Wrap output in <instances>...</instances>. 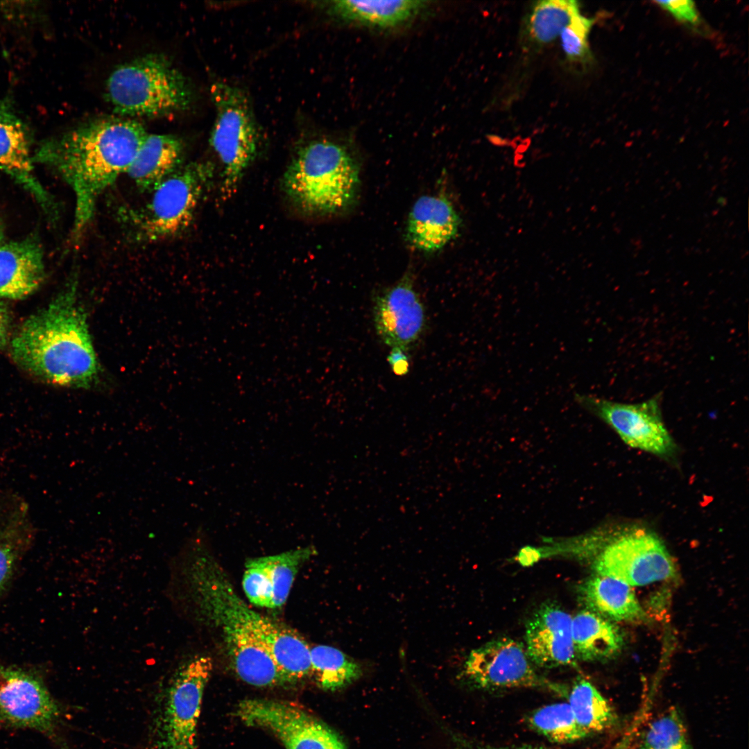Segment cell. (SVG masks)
<instances>
[{"instance_id":"obj_1","label":"cell","mask_w":749,"mask_h":749,"mask_svg":"<svg viewBox=\"0 0 749 749\" xmlns=\"http://www.w3.org/2000/svg\"><path fill=\"white\" fill-rule=\"evenodd\" d=\"M148 133L131 119H103L45 141L33 160L54 170L75 196L73 236L93 217L99 195L126 173Z\"/></svg>"},{"instance_id":"obj_2","label":"cell","mask_w":749,"mask_h":749,"mask_svg":"<svg viewBox=\"0 0 749 749\" xmlns=\"http://www.w3.org/2000/svg\"><path fill=\"white\" fill-rule=\"evenodd\" d=\"M77 291V278L72 277L46 307L29 316L12 338L10 355L46 382L89 388L98 382L101 370Z\"/></svg>"},{"instance_id":"obj_3","label":"cell","mask_w":749,"mask_h":749,"mask_svg":"<svg viewBox=\"0 0 749 749\" xmlns=\"http://www.w3.org/2000/svg\"><path fill=\"white\" fill-rule=\"evenodd\" d=\"M193 587L203 613L221 631L232 666L256 687L292 683L238 613L236 591L221 566L203 543L191 548Z\"/></svg>"},{"instance_id":"obj_4","label":"cell","mask_w":749,"mask_h":749,"mask_svg":"<svg viewBox=\"0 0 749 749\" xmlns=\"http://www.w3.org/2000/svg\"><path fill=\"white\" fill-rule=\"evenodd\" d=\"M359 184L350 150L332 139H308L295 149L283 175V189L301 211L316 215L340 212L351 204Z\"/></svg>"},{"instance_id":"obj_5","label":"cell","mask_w":749,"mask_h":749,"mask_svg":"<svg viewBox=\"0 0 749 749\" xmlns=\"http://www.w3.org/2000/svg\"><path fill=\"white\" fill-rule=\"evenodd\" d=\"M578 552L592 555L598 575L630 586L671 578L674 562L664 544L649 526L639 522L609 523L577 537Z\"/></svg>"},{"instance_id":"obj_6","label":"cell","mask_w":749,"mask_h":749,"mask_svg":"<svg viewBox=\"0 0 749 749\" xmlns=\"http://www.w3.org/2000/svg\"><path fill=\"white\" fill-rule=\"evenodd\" d=\"M117 113L160 117L188 110L194 92L188 79L165 56L149 53L118 66L106 82Z\"/></svg>"},{"instance_id":"obj_7","label":"cell","mask_w":749,"mask_h":749,"mask_svg":"<svg viewBox=\"0 0 749 749\" xmlns=\"http://www.w3.org/2000/svg\"><path fill=\"white\" fill-rule=\"evenodd\" d=\"M212 669L208 656H198L176 669L155 699L150 749H197L203 696Z\"/></svg>"},{"instance_id":"obj_8","label":"cell","mask_w":749,"mask_h":749,"mask_svg":"<svg viewBox=\"0 0 749 749\" xmlns=\"http://www.w3.org/2000/svg\"><path fill=\"white\" fill-rule=\"evenodd\" d=\"M215 119L209 144L222 167V192L229 196L255 160L260 132L250 101L241 87L224 80L210 87Z\"/></svg>"},{"instance_id":"obj_9","label":"cell","mask_w":749,"mask_h":749,"mask_svg":"<svg viewBox=\"0 0 749 749\" xmlns=\"http://www.w3.org/2000/svg\"><path fill=\"white\" fill-rule=\"evenodd\" d=\"M212 173V167L206 164L191 163L155 187L144 209L132 216L141 237L157 241L184 231L193 220Z\"/></svg>"},{"instance_id":"obj_10","label":"cell","mask_w":749,"mask_h":749,"mask_svg":"<svg viewBox=\"0 0 749 749\" xmlns=\"http://www.w3.org/2000/svg\"><path fill=\"white\" fill-rule=\"evenodd\" d=\"M574 399L609 425L630 447L664 459L675 455V443L663 421L660 394L635 404L580 393H575Z\"/></svg>"},{"instance_id":"obj_11","label":"cell","mask_w":749,"mask_h":749,"mask_svg":"<svg viewBox=\"0 0 749 749\" xmlns=\"http://www.w3.org/2000/svg\"><path fill=\"white\" fill-rule=\"evenodd\" d=\"M460 676L484 689L540 688L563 696L561 685L544 678L536 671L526 647L517 640L499 638L473 649L463 665Z\"/></svg>"},{"instance_id":"obj_12","label":"cell","mask_w":749,"mask_h":749,"mask_svg":"<svg viewBox=\"0 0 749 749\" xmlns=\"http://www.w3.org/2000/svg\"><path fill=\"white\" fill-rule=\"evenodd\" d=\"M236 715L246 725L272 733L286 749H345L332 729L290 702L244 700Z\"/></svg>"},{"instance_id":"obj_13","label":"cell","mask_w":749,"mask_h":749,"mask_svg":"<svg viewBox=\"0 0 749 749\" xmlns=\"http://www.w3.org/2000/svg\"><path fill=\"white\" fill-rule=\"evenodd\" d=\"M61 717L60 705L39 678L0 664V723L55 739Z\"/></svg>"},{"instance_id":"obj_14","label":"cell","mask_w":749,"mask_h":749,"mask_svg":"<svg viewBox=\"0 0 749 749\" xmlns=\"http://www.w3.org/2000/svg\"><path fill=\"white\" fill-rule=\"evenodd\" d=\"M372 310L377 334L391 348L408 349L426 327L424 304L408 275L379 293Z\"/></svg>"},{"instance_id":"obj_15","label":"cell","mask_w":749,"mask_h":749,"mask_svg":"<svg viewBox=\"0 0 749 749\" xmlns=\"http://www.w3.org/2000/svg\"><path fill=\"white\" fill-rule=\"evenodd\" d=\"M316 553L315 547L309 545L248 560L242 581L246 596L257 606L281 608L300 568Z\"/></svg>"},{"instance_id":"obj_16","label":"cell","mask_w":749,"mask_h":749,"mask_svg":"<svg viewBox=\"0 0 749 749\" xmlns=\"http://www.w3.org/2000/svg\"><path fill=\"white\" fill-rule=\"evenodd\" d=\"M571 616L555 604H545L526 628L527 653L534 664L544 668L573 666L576 655Z\"/></svg>"},{"instance_id":"obj_17","label":"cell","mask_w":749,"mask_h":749,"mask_svg":"<svg viewBox=\"0 0 749 749\" xmlns=\"http://www.w3.org/2000/svg\"><path fill=\"white\" fill-rule=\"evenodd\" d=\"M460 225L458 214L446 198L424 195L417 198L409 212L406 238L415 249L434 252L456 236Z\"/></svg>"},{"instance_id":"obj_18","label":"cell","mask_w":749,"mask_h":749,"mask_svg":"<svg viewBox=\"0 0 749 749\" xmlns=\"http://www.w3.org/2000/svg\"><path fill=\"white\" fill-rule=\"evenodd\" d=\"M33 162L24 123L12 111L0 107V169L51 211L52 200L35 175Z\"/></svg>"},{"instance_id":"obj_19","label":"cell","mask_w":749,"mask_h":749,"mask_svg":"<svg viewBox=\"0 0 749 749\" xmlns=\"http://www.w3.org/2000/svg\"><path fill=\"white\" fill-rule=\"evenodd\" d=\"M44 254L33 239L0 243V299L25 298L42 285Z\"/></svg>"},{"instance_id":"obj_20","label":"cell","mask_w":749,"mask_h":749,"mask_svg":"<svg viewBox=\"0 0 749 749\" xmlns=\"http://www.w3.org/2000/svg\"><path fill=\"white\" fill-rule=\"evenodd\" d=\"M428 6L427 1L417 0H334L321 4L327 15L337 21L376 29L404 26L414 20Z\"/></svg>"},{"instance_id":"obj_21","label":"cell","mask_w":749,"mask_h":749,"mask_svg":"<svg viewBox=\"0 0 749 749\" xmlns=\"http://www.w3.org/2000/svg\"><path fill=\"white\" fill-rule=\"evenodd\" d=\"M184 144L173 135H147L126 173L139 189L153 191L176 171L183 160Z\"/></svg>"},{"instance_id":"obj_22","label":"cell","mask_w":749,"mask_h":749,"mask_svg":"<svg viewBox=\"0 0 749 749\" xmlns=\"http://www.w3.org/2000/svg\"><path fill=\"white\" fill-rule=\"evenodd\" d=\"M579 594L587 610L608 620L637 621L645 618L631 586L617 578L597 574L581 585Z\"/></svg>"},{"instance_id":"obj_23","label":"cell","mask_w":749,"mask_h":749,"mask_svg":"<svg viewBox=\"0 0 749 749\" xmlns=\"http://www.w3.org/2000/svg\"><path fill=\"white\" fill-rule=\"evenodd\" d=\"M571 636L576 657L584 661L609 660L620 652L623 644L619 628L589 610L572 618Z\"/></svg>"},{"instance_id":"obj_24","label":"cell","mask_w":749,"mask_h":749,"mask_svg":"<svg viewBox=\"0 0 749 749\" xmlns=\"http://www.w3.org/2000/svg\"><path fill=\"white\" fill-rule=\"evenodd\" d=\"M580 12L574 0H544L535 3L523 27L527 44L542 47L557 39L574 16Z\"/></svg>"},{"instance_id":"obj_25","label":"cell","mask_w":749,"mask_h":749,"mask_svg":"<svg viewBox=\"0 0 749 749\" xmlns=\"http://www.w3.org/2000/svg\"><path fill=\"white\" fill-rule=\"evenodd\" d=\"M309 653L311 675L323 689L344 688L362 675L361 663L335 647L316 645Z\"/></svg>"},{"instance_id":"obj_26","label":"cell","mask_w":749,"mask_h":749,"mask_svg":"<svg viewBox=\"0 0 749 749\" xmlns=\"http://www.w3.org/2000/svg\"><path fill=\"white\" fill-rule=\"evenodd\" d=\"M568 703L585 737L610 728L616 715L608 700L589 682L580 680L568 694Z\"/></svg>"},{"instance_id":"obj_27","label":"cell","mask_w":749,"mask_h":749,"mask_svg":"<svg viewBox=\"0 0 749 749\" xmlns=\"http://www.w3.org/2000/svg\"><path fill=\"white\" fill-rule=\"evenodd\" d=\"M528 723L535 731L557 743H569L585 737L568 703L540 707L530 715Z\"/></svg>"},{"instance_id":"obj_28","label":"cell","mask_w":749,"mask_h":749,"mask_svg":"<svg viewBox=\"0 0 749 749\" xmlns=\"http://www.w3.org/2000/svg\"><path fill=\"white\" fill-rule=\"evenodd\" d=\"M639 749H692L676 709H669L649 725Z\"/></svg>"},{"instance_id":"obj_29","label":"cell","mask_w":749,"mask_h":749,"mask_svg":"<svg viewBox=\"0 0 749 749\" xmlns=\"http://www.w3.org/2000/svg\"><path fill=\"white\" fill-rule=\"evenodd\" d=\"M27 517L23 510L17 511L0 529V593L5 587L29 537Z\"/></svg>"},{"instance_id":"obj_30","label":"cell","mask_w":749,"mask_h":749,"mask_svg":"<svg viewBox=\"0 0 749 749\" xmlns=\"http://www.w3.org/2000/svg\"><path fill=\"white\" fill-rule=\"evenodd\" d=\"M594 21L579 12L562 31L559 36L561 47L569 62L587 65L592 61L588 37Z\"/></svg>"},{"instance_id":"obj_31","label":"cell","mask_w":749,"mask_h":749,"mask_svg":"<svg viewBox=\"0 0 749 749\" xmlns=\"http://www.w3.org/2000/svg\"><path fill=\"white\" fill-rule=\"evenodd\" d=\"M655 3L689 27L697 28L701 24L699 12L692 1H657Z\"/></svg>"},{"instance_id":"obj_32","label":"cell","mask_w":749,"mask_h":749,"mask_svg":"<svg viewBox=\"0 0 749 749\" xmlns=\"http://www.w3.org/2000/svg\"><path fill=\"white\" fill-rule=\"evenodd\" d=\"M409 360L407 350L399 347H392L388 356V362L393 372L398 376H403L408 373L410 366Z\"/></svg>"},{"instance_id":"obj_33","label":"cell","mask_w":749,"mask_h":749,"mask_svg":"<svg viewBox=\"0 0 749 749\" xmlns=\"http://www.w3.org/2000/svg\"><path fill=\"white\" fill-rule=\"evenodd\" d=\"M644 717L638 714L635 719L632 723L631 725L627 729L621 739L615 744L612 749H629L632 742L634 741L635 736L637 734L641 723L643 721Z\"/></svg>"},{"instance_id":"obj_34","label":"cell","mask_w":749,"mask_h":749,"mask_svg":"<svg viewBox=\"0 0 749 749\" xmlns=\"http://www.w3.org/2000/svg\"><path fill=\"white\" fill-rule=\"evenodd\" d=\"M11 325L10 313L6 304L0 300V349L7 343Z\"/></svg>"},{"instance_id":"obj_35","label":"cell","mask_w":749,"mask_h":749,"mask_svg":"<svg viewBox=\"0 0 749 749\" xmlns=\"http://www.w3.org/2000/svg\"><path fill=\"white\" fill-rule=\"evenodd\" d=\"M489 749H539L533 748H489Z\"/></svg>"},{"instance_id":"obj_36","label":"cell","mask_w":749,"mask_h":749,"mask_svg":"<svg viewBox=\"0 0 749 749\" xmlns=\"http://www.w3.org/2000/svg\"><path fill=\"white\" fill-rule=\"evenodd\" d=\"M3 232H2V231H1V230L0 228V243L1 242H3Z\"/></svg>"}]
</instances>
